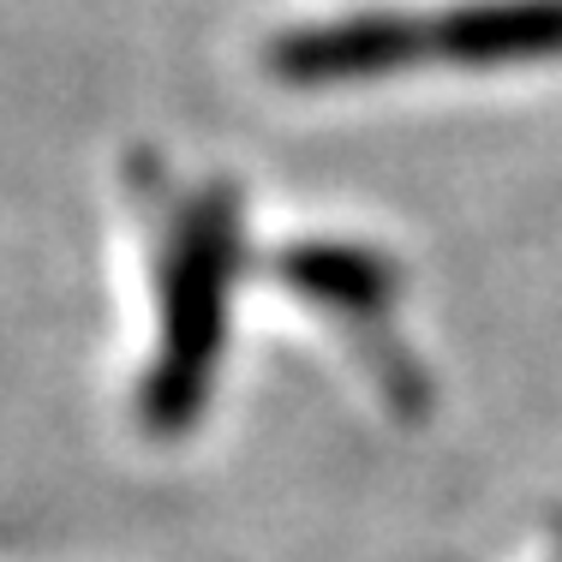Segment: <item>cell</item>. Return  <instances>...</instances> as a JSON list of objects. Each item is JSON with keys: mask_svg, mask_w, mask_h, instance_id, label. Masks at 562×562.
Segmentation results:
<instances>
[{"mask_svg": "<svg viewBox=\"0 0 562 562\" xmlns=\"http://www.w3.org/2000/svg\"><path fill=\"white\" fill-rule=\"evenodd\" d=\"M425 60H431V36H425V19H407V12L329 19V24H305V31H288L281 43H270V72L293 78V85L383 78Z\"/></svg>", "mask_w": 562, "mask_h": 562, "instance_id": "obj_1", "label": "cell"}, {"mask_svg": "<svg viewBox=\"0 0 562 562\" xmlns=\"http://www.w3.org/2000/svg\"><path fill=\"white\" fill-rule=\"evenodd\" d=\"M431 60L454 66H515L562 55V0H479L443 19H425Z\"/></svg>", "mask_w": 562, "mask_h": 562, "instance_id": "obj_2", "label": "cell"}]
</instances>
